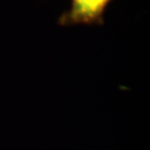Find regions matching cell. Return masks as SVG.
I'll return each instance as SVG.
<instances>
[{"label": "cell", "mask_w": 150, "mask_h": 150, "mask_svg": "<svg viewBox=\"0 0 150 150\" xmlns=\"http://www.w3.org/2000/svg\"><path fill=\"white\" fill-rule=\"evenodd\" d=\"M113 0H71V7L60 16V26L102 25L107 7Z\"/></svg>", "instance_id": "6da1fadb"}]
</instances>
